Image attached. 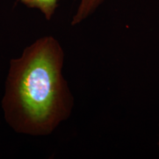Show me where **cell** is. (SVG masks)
Masks as SVG:
<instances>
[{"mask_svg": "<svg viewBox=\"0 0 159 159\" xmlns=\"http://www.w3.org/2000/svg\"><path fill=\"white\" fill-rule=\"evenodd\" d=\"M29 8L38 9L47 20L52 19L57 7V0H19Z\"/></svg>", "mask_w": 159, "mask_h": 159, "instance_id": "3", "label": "cell"}, {"mask_svg": "<svg viewBox=\"0 0 159 159\" xmlns=\"http://www.w3.org/2000/svg\"><path fill=\"white\" fill-rule=\"evenodd\" d=\"M158 148H159V139H158Z\"/></svg>", "mask_w": 159, "mask_h": 159, "instance_id": "4", "label": "cell"}, {"mask_svg": "<svg viewBox=\"0 0 159 159\" xmlns=\"http://www.w3.org/2000/svg\"><path fill=\"white\" fill-rule=\"evenodd\" d=\"M104 0H80L77 10L71 20V25L81 23L94 13Z\"/></svg>", "mask_w": 159, "mask_h": 159, "instance_id": "2", "label": "cell"}, {"mask_svg": "<svg viewBox=\"0 0 159 159\" xmlns=\"http://www.w3.org/2000/svg\"><path fill=\"white\" fill-rule=\"evenodd\" d=\"M64 58L59 41L46 35L10 61L2 107L16 133L48 136L70 116L74 98L63 75Z\"/></svg>", "mask_w": 159, "mask_h": 159, "instance_id": "1", "label": "cell"}]
</instances>
